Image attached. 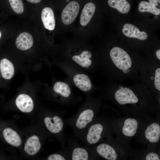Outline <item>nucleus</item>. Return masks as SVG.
<instances>
[{
    "mask_svg": "<svg viewBox=\"0 0 160 160\" xmlns=\"http://www.w3.org/2000/svg\"><path fill=\"white\" fill-rule=\"evenodd\" d=\"M146 138L151 143H156L160 136V127L157 123H153L147 128L145 132Z\"/></svg>",
    "mask_w": 160,
    "mask_h": 160,
    "instance_id": "nucleus-17",
    "label": "nucleus"
},
{
    "mask_svg": "<svg viewBox=\"0 0 160 160\" xmlns=\"http://www.w3.org/2000/svg\"><path fill=\"white\" fill-rule=\"evenodd\" d=\"M55 92L64 97H68L71 94L70 89L66 83L61 81L55 83L54 86Z\"/></svg>",
    "mask_w": 160,
    "mask_h": 160,
    "instance_id": "nucleus-22",
    "label": "nucleus"
},
{
    "mask_svg": "<svg viewBox=\"0 0 160 160\" xmlns=\"http://www.w3.org/2000/svg\"><path fill=\"white\" fill-rule=\"evenodd\" d=\"M98 154L105 159L115 160L117 155L114 149L109 145L103 143L98 145L96 149Z\"/></svg>",
    "mask_w": 160,
    "mask_h": 160,
    "instance_id": "nucleus-14",
    "label": "nucleus"
},
{
    "mask_svg": "<svg viewBox=\"0 0 160 160\" xmlns=\"http://www.w3.org/2000/svg\"><path fill=\"white\" fill-rule=\"evenodd\" d=\"M4 137L9 144L16 147L20 146L22 144L21 138L17 133L12 129L7 128L3 132Z\"/></svg>",
    "mask_w": 160,
    "mask_h": 160,
    "instance_id": "nucleus-12",
    "label": "nucleus"
},
{
    "mask_svg": "<svg viewBox=\"0 0 160 160\" xmlns=\"http://www.w3.org/2000/svg\"><path fill=\"white\" fill-rule=\"evenodd\" d=\"M92 57V55L89 52L84 51L80 55L73 56L72 58L80 66L83 67H87L92 64V61L90 59Z\"/></svg>",
    "mask_w": 160,
    "mask_h": 160,
    "instance_id": "nucleus-19",
    "label": "nucleus"
},
{
    "mask_svg": "<svg viewBox=\"0 0 160 160\" xmlns=\"http://www.w3.org/2000/svg\"><path fill=\"white\" fill-rule=\"evenodd\" d=\"M13 11L18 14H21L24 11V6L22 0H9Z\"/></svg>",
    "mask_w": 160,
    "mask_h": 160,
    "instance_id": "nucleus-24",
    "label": "nucleus"
},
{
    "mask_svg": "<svg viewBox=\"0 0 160 160\" xmlns=\"http://www.w3.org/2000/svg\"><path fill=\"white\" fill-rule=\"evenodd\" d=\"M44 122L47 128L52 133H59L63 128V121L58 116H55L52 117H47L44 118Z\"/></svg>",
    "mask_w": 160,
    "mask_h": 160,
    "instance_id": "nucleus-7",
    "label": "nucleus"
},
{
    "mask_svg": "<svg viewBox=\"0 0 160 160\" xmlns=\"http://www.w3.org/2000/svg\"><path fill=\"white\" fill-rule=\"evenodd\" d=\"M115 97L121 105L135 103L138 101V99L133 92L127 87H121L117 90L115 93Z\"/></svg>",
    "mask_w": 160,
    "mask_h": 160,
    "instance_id": "nucleus-3",
    "label": "nucleus"
},
{
    "mask_svg": "<svg viewBox=\"0 0 160 160\" xmlns=\"http://www.w3.org/2000/svg\"><path fill=\"white\" fill-rule=\"evenodd\" d=\"M41 144L39 137L33 135L29 137L26 141L24 146V150L30 155L36 154L40 150Z\"/></svg>",
    "mask_w": 160,
    "mask_h": 160,
    "instance_id": "nucleus-13",
    "label": "nucleus"
},
{
    "mask_svg": "<svg viewBox=\"0 0 160 160\" xmlns=\"http://www.w3.org/2000/svg\"><path fill=\"white\" fill-rule=\"evenodd\" d=\"M137 127V122L135 119L128 118L124 122L122 132L125 136H134L136 134Z\"/></svg>",
    "mask_w": 160,
    "mask_h": 160,
    "instance_id": "nucleus-18",
    "label": "nucleus"
},
{
    "mask_svg": "<svg viewBox=\"0 0 160 160\" xmlns=\"http://www.w3.org/2000/svg\"><path fill=\"white\" fill-rule=\"evenodd\" d=\"M94 113L91 109H87L82 111L76 119L75 125L78 130L85 129L92 121Z\"/></svg>",
    "mask_w": 160,
    "mask_h": 160,
    "instance_id": "nucleus-4",
    "label": "nucleus"
},
{
    "mask_svg": "<svg viewBox=\"0 0 160 160\" xmlns=\"http://www.w3.org/2000/svg\"><path fill=\"white\" fill-rule=\"evenodd\" d=\"M122 29L123 33L126 36L144 40L148 37L147 33L144 31H140L137 27L131 24H125Z\"/></svg>",
    "mask_w": 160,
    "mask_h": 160,
    "instance_id": "nucleus-8",
    "label": "nucleus"
},
{
    "mask_svg": "<svg viewBox=\"0 0 160 160\" xmlns=\"http://www.w3.org/2000/svg\"><path fill=\"white\" fill-rule=\"evenodd\" d=\"M89 159L88 151L85 149L76 147L74 148L72 154V160H87Z\"/></svg>",
    "mask_w": 160,
    "mask_h": 160,
    "instance_id": "nucleus-23",
    "label": "nucleus"
},
{
    "mask_svg": "<svg viewBox=\"0 0 160 160\" xmlns=\"http://www.w3.org/2000/svg\"><path fill=\"white\" fill-rule=\"evenodd\" d=\"M33 43L32 36L27 32L20 34L17 37L15 42L17 48L22 50L29 49L33 46Z\"/></svg>",
    "mask_w": 160,
    "mask_h": 160,
    "instance_id": "nucleus-10",
    "label": "nucleus"
},
{
    "mask_svg": "<svg viewBox=\"0 0 160 160\" xmlns=\"http://www.w3.org/2000/svg\"><path fill=\"white\" fill-rule=\"evenodd\" d=\"M41 19L44 27L49 30L54 29L55 21L53 12L50 8H44L41 12Z\"/></svg>",
    "mask_w": 160,
    "mask_h": 160,
    "instance_id": "nucleus-9",
    "label": "nucleus"
},
{
    "mask_svg": "<svg viewBox=\"0 0 160 160\" xmlns=\"http://www.w3.org/2000/svg\"><path fill=\"white\" fill-rule=\"evenodd\" d=\"M1 32L0 31V39L1 38Z\"/></svg>",
    "mask_w": 160,
    "mask_h": 160,
    "instance_id": "nucleus-31",
    "label": "nucleus"
},
{
    "mask_svg": "<svg viewBox=\"0 0 160 160\" xmlns=\"http://www.w3.org/2000/svg\"><path fill=\"white\" fill-rule=\"evenodd\" d=\"M146 160H159L160 159L158 155L154 153H149L146 157Z\"/></svg>",
    "mask_w": 160,
    "mask_h": 160,
    "instance_id": "nucleus-27",
    "label": "nucleus"
},
{
    "mask_svg": "<svg viewBox=\"0 0 160 160\" xmlns=\"http://www.w3.org/2000/svg\"><path fill=\"white\" fill-rule=\"evenodd\" d=\"M138 9L141 12H150L155 15L160 14V9L149 2L143 1L139 5Z\"/></svg>",
    "mask_w": 160,
    "mask_h": 160,
    "instance_id": "nucleus-21",
    "label": "nucleus"
},
{
    "mask_svg": "<svg viewBox=\"0 0 160 160\" xmlns=\"http://www.w3.org/2000/svg\"><path fill=\"white\" fill-rule=\"evenodd\" d=\"M156 55L157 58L160 60V50H157L156 52Z\"/></svg>",
    "mask_w": 160,
    "mask_h": 160,
    "instance_id": "nucleus-30",
    "label": "nucleus"
},
{
    "mask_svg": "<svg viewBox=\"0 0 160 160\" xmlns=\"http://www.w3.org/2000/svg\"><path fill=\"white\" fill-rule=\"evenodd\" d=\"M95 10V4L89 2L84 6L80 17V24L83 26L87 25L90 21Z\"/></svg>",
    "mask_w": 160,
    "mask_h": 160,
    "instance_id": "nucleus-11",
    "label": "nucleus"
},
{
    "mask_svg": "<svg viewBox=\"0 0 160 160\" xmlns=\"http://www.w3.org/2000/svg\"><path fill=\"white\" fill-rule=\"evenodd\" d=\"M0 70L3 78L7 80L11 79L14 74L15 69L13 64L6 58L1 60Z\"/></svg>",
    "mask_w": 160,
    "mask_h": 160,
    "instance_id": "nucleus-15",
    "label": "nucleus"
},
{
    "mask_svg": "<svg viewBox=\"0 0 160 160\" xmlns=\"http://www.w3.org/2000/svg\"><path fill=\"white\" fill-rule=\"evenodd\" d=\"M28 2L33 3H37L40 2L41 0H26Z\"/></svg>",
    "mask_w": 160,
    "mask_h": 160,
    "instance_id": "nucleus-29",
    "label": "nucleus"
},
{
    "mask_svg": "<svg viewBox=\"0 0 160 160\" xmlns=\"http://www.w3.org/2000/svg\"><path fill=\"white\" fill-rule=\"evenodd\" d=\"M48 160H65V158L61 155L54 154L50 155L48 158Z\"/></svg>",
    "mask_w": 160,
    "mask_h": 160,
    "instance_id": "nucleus-26",
    "label": "nucleus"
},
{
    "mask_svg": "<svg viewBox=\"0 0 160 160\" xmlns=\"http://www.w3.org/2000/svg\"><path fill=\"white\" fill-rule=\"evenodd\" d=\"M149 2L151 4L156 6L158 5V3H160V0H148Z\"/></svg>",
    "mask_w": 160,
    "mask_h": 160,
    "instance_id": "nucleus-28",
    "label": "nucleus"
},
{
    "mask_svg": "<svg viewBox=\"0 0 160 160\" xmlns=\"http://www.w3.org/2000/svg\"><path fill=\"white\" fill-rule=\"evenodd\" d=\"M108 3L110 7L122 14L127 13L130 9V5L126 0H108Z\"/></svg>",
    "mask_w": 160,
    "mask_h": 160,
    "instance_id": "nucleus-20",
    "label": "nucleus"
},
{
    "mask_svg": "<svg viewBox=\"0 0 160 160\" xmlns=\"http://www.w3.org/2000/svg\"><path fill=\"white\" fill-rule=\"evenodd\" d=\"M111 58L114 65L125 73L130 71L132 65L131 58L128 54L123 49L114 47L110 52Z\"/></svg>",
    "mask_w": 160,
    "mask_h": 160,
    "instance_id": "nucleus-1",
    "label": "nucleus"
},
{
    "mask_svg": "<svg viewBox=\"0 0 160 160\" xmlns=\"http://www.w3.org/2000/svg\"><path fill=\"white\" fill-rule=\"evenodd\" d=\"M73 82L79 89L84 91L89 90L92 88V84L88 76L83 74L75 75L73 78Z\"/></svg>",
    "mask_w": 160,
    "mask_h": 160,
    "instance_id": "nucleus-16",
    "label": "nucleus"
},
{
    "mask_svg": "<svg viewBox=\"0 0 160 160\" xmlns=\"http://www.w3.org/2000/svg\"><path fill=\"white\" fill-rule=\"evenodd\" d=\"M154 84L155 88L158 90H160V68H157L155 73Z\"/></svg>",
    "mask_w": 160,
    "mask_h": 160,
    "instance_id": "nucleus-25",
    "label": "nucleus"
},
{
    "mask_svg": "<svg viewBox=\"0 0 160 160\" xmlns=\"http://www.w3.org/2000/svg\"><path fill=\"white\" fill-rule=\"evenodd\" d=\"M103 130L102 125L100 124H95L90 126L86 137L87 142L91 144L97 143L101 138V135Z\"/></svg>",
    "mask_w": 160,
    "mask_h": 160,
    "instance_id": "nucleus-6",
    "label": "nucleus"
},
{
    "mask_svg": "<svg viewBox=\"0 0 160 160\" xmlns=\"http://www.w3.org/2000/svg\"><path fill=\"white\" fill-rule=\"evenodd\" d=\"M15 103L18 108L21 111L29 113L33 110V101L29 95L21 94L18 95L15 100Z\"/></svg>",
    "mask_w": 160,
    "mask_h": 160,
    "instance_id": "nucleus-5",
    "label": "nucleus"
},
{
    "mask_svg": "<svg viewBox=\"0 0 160 160\" xmlns=\"http://www.w3.org/2000/svg\"><path fill=\"white\" fill-rule=\"evenodd\" d=\"M79 5L76 1L70 2L63 9L61 14L62 20L64 24L68 25L76 18L79 12Z\"/></svg>",
    "mask_w": 160,
    "mask_h": 160,
    "instance_id": "nucleus-2",
    "label": "nucleus"
}]
</instances>
